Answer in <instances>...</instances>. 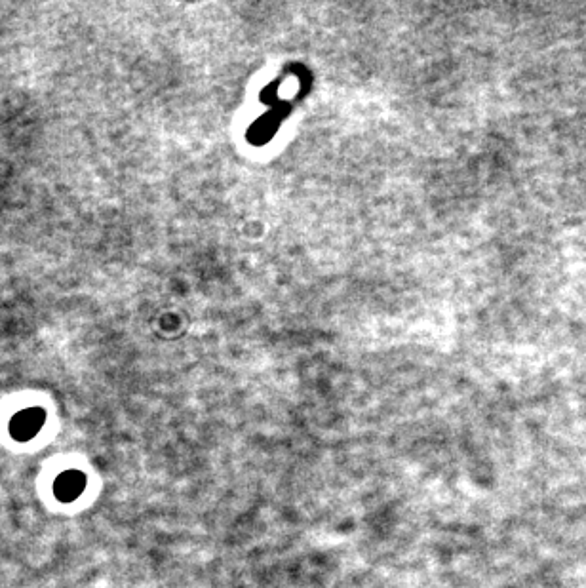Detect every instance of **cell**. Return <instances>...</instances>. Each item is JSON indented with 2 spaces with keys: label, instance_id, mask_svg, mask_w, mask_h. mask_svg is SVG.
Instances as JSON below:
<instances>
[{
  "label": "cell",
  "instance_id": "1",
  "mask_svg": "<svg viewBox=\"0 0 586 588\" xmlns=\"http://www.w3.org/2000/svg\"><path fill=\"white\" fill-rule=\"evenodd\" d=\"M46 413L40 408H29L25 412H20L10 423V432L18 442H29L39 434L42 425H44Z\"/></svg>",
  "mask_w": 586,
  "mask_h": 588
},
{
  "label": "cell",
  "instance_id": "2",
  "mask_svg": "<svg viewBox=\"0 0 586 588\" xmlns=\"http://www.w3.org/2000/svg\"><path fill=\"white\" fill-rule=\"evenodd\" d=\"M86 490V476L80 471H67L59 474L54 491L61 503H73Z\"/></svg>",
  "mask_w": 586,
  "mask_h": 588
}]
</instances>
